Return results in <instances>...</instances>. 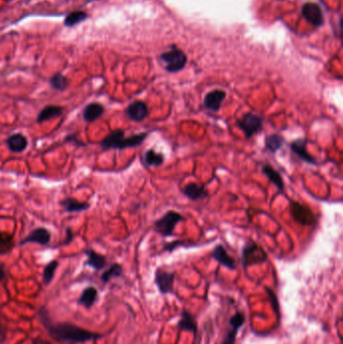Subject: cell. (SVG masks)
<instances>
[{
    "label": "cell",
    "instance_id": "cell-12",
    "mask_svg": "<svg viewBox=\"0 0 343 344\" xmlns=\"http://www.w3.org/2000/svg\"><path fill=\"white\" fill-rule=\"evenodd\" d=\"M226 97H227V94L224 90L217 89V90L210 91L204 97V100H203L204 108H206L211 112H219L221 110L222 104L226 99Z\"/></svg>",
    "mask_w": 343,
    "mask_h": 344
},
{
    "label": "cell",
    "instance_id": "cell-24",
    "mask_svg": "<svg viewBox=\"0 0 343 344\" xmlns=\"http://www.w3.org/2000/svg\"><path fill=\"white\" fill-rule=\"evenodd\" d=\"M97 297H98L97 289L95 287H87L83 291L79 299V303L85 307L89 308L95 303Z\"/></svg>",
    "mask_w": 343,
    "mask_h": 344
},
{
    "label": "cell",
    "instance_id": "cell-18",
    "mask_svg": "<svg viewBox=\"0 0 343 344\" xmlns=\"http://www.w3.org/2000/svg\"><path fill=\"white\" fill-rule=\"evenodd\" d=\"M6 145L9 151L13 153H21L26 151V149L28 148L29 140L24 134L16 133L7 138Z\"/></svg>",
    "mask_w": 343,
    "mask_h": 344
},
{
    "label": "cell",
    "instance_id": "cell-31",
    "mask_svg": "<svg viewBox=\"0 0 343 344\" xmlns=\"http://www.w3.org/2000/svg\"><path fill=\"white\" fill-rule=\"evenodd\" d=\"M86 18H87V13L84 11H75L70 13L66 20H65V25L67 27H73L78 25L81 21H84Z\"/></svg>",
    "mask_w": 343,
    "mask_h": 344
},
{
    "label": "cell",
    "instance_id": "cell-20",
    "mask_svg": "<svg viewBox=\"0 0 343 344\" xmlns=\"http://www.w3.org/2000/svg\"><path fill=\"white\" fill-rule=\"evenodd\" d=\"M85 254L87 255L88 257V260H87V265H89L90 267H92L94 270L96 271H99V270H102L106 267L107 265V260H106V257L95 252L94 250L92 249H88V250H86Z\"/></svg>",
    "mask_w": 343,
    "mask_h": 344
},
{
    "label": "cell",
    "instance_id": "cell-11",
    "mask_svg": "<svg viewBox=\"0 0 343 344\" xmlns=\"http://www.w3.org/2000/svg\"><path fill=\"white\" fill-rule=\"evenodd\" d=\"M174 273H170L162 269H157L155 272V284L162 294L172 292L174 282Z\"/></svg>",
    "mask_w": 343,
    "mask_h": 344
},
{
    "label": "cell",
    "instance_id": "cell-19",
    "mask_svg": "<svg viewBox=\"0 0 343 344\" xmlns=\"http://www.w3.org/2000/svg\"><path fill=\"white\" fill-rule=\"evenodd\" d=\"M182 193L191 201H200L206 198L207 192L205 188L196 182H190L182 189Z\"/></svg>",
    "mask_w": 343,
    "mask_h": 344
},
{
    "label": "cell",
    "instance_id": "cell-26",
    "mask_svg": "<svg viewBox=\"0 0 343 344\" xmlns=\"http://www.w3.org/2000/svg\"><path fill=\"white\" fill-rule=\"evenodd\" d=\"M14 248L13 235L7 232H0V255H7Z\"/></svg>",
    "mask_w": 343,
    "mask_h": 344
},
{
    "label": "cell",
    "instance_id": "cell-1",
    "mask_svg": "<svg viewBox=\"0 0 343 344\" xmlns=\"http://www.w3.org/2000/svg\"><path fill=\"white\" fill-rule=\"evenodd\" d=\"M40 317H41L42 323H44L45 327L48 329L51 336L59 342L76 344V343H82V342L90 341L93 339H97L99 337V334L97 333L83 329L73 324H69V323L53 324L49 318L48 312L45 309L40 310Z\"/></svg>",
    "mask_w": 343,
    "mask_h": 344
},
{
    "label": "cell",
    "instance_id": "cell-33",
    "mask_svg": "<svg viewBox=\"0 0 343 344\" xmlns=\"http://www.w3.org/2000/svg\"><path fill=\"white\" fill-rule=\"evenodd\" d=\"M73 240H74V231L72 230L71 228H68L66 229V240H65V242H63L62 245L63 246L69 245V244H71L73 242Z\"/></svg>",
    "mask_w": 343,
    "mask_h": 344
},
{
    "label": "cell",
    "instance_id": "cell-34",
    "mask_svg": "<svg viewBox=\"0 0 343 344\" xmlns=\"http://www.w3.org/2000/svg\"><path fill=\"white\" fill-rule=\"evenodd\" d=\"M5 278H6V273L4 270V266L2 264H0V282L4 281Z\"/></svg>",
    "mask_w": 343,
    "mask_h": 344
},
{
    "label": "cell",
    "instance_id": "cell-32",
    "mask_svg": "<svg viewBox=\"0 0 343 344\" xmlns=\"http://www.w3.org/2000/svg\"><path fill=\"white\" fill-rule=\"evenodd\" d=\"M65 142L73 144L76 147H84V146H86V144L82 140H80L75 133H72V134H69L68 136H66L65 137Z\"/></svg>",
    "mask_w": 343,
    "mask_h": 344
},
{
    "label": "cell",
    "instance_id": "cell-14",
    "mask_svg": "<svg viewBox=\"0 0 343 344\" xmlns=\"http://www.w3.org/2000/svg\"><path fill=\"white\" fill-rule=\"evenodd\" d=\"M245 323V315L238 312L235 313L230 319H229V325L230 329L229 330L228 334L226 335L225 339L223 340L222 344H234L235 337L240 330V328Z\"/></svg>",
    "mask_w": 343,
    "mask_h": 344
},
{
    "label": "cell",
    "instance_id": "cell-9",
    "mask_svg": "<svg viewBox=\"0 0 343 344\" xmlns=\"http://www.w3.org/2000/svg\"><path fill=\"white\" fill-rule=\"evenodd\" d=\"M302 15L309 24L315 27L322 26L324 21V16L322 10H321V7L314 2H308L303 5Z\"/></svg>",
    "mask_w": 343,
    "mask_h": 344
},
{
    "label": "cell",
    "instance_id": "cell-2",
    "mask_svg": "<svg viewBox=\"0 0 343 344\" xmlns=\"http://www.w3.org/2000/svg\"><path fill=\"white\" fill-rule=\"evenodd\" d=\"M148 133H139L130 137H125V133L121 129L114 130L107 135L100 143L101 148L104 151H108L111 149H125L135 148L140 146L147 138Z\"/></svg>",
    "mask_w": 343,
    "mask_h": 344
},
{
    "label": "cell",
    "instance_id": "cell-5",
    "mask_svg": "<svg viewBox=\"0 0 343 344\" xmlns=\"http://www.w3.org/2000/svg\"><path fill=\"white\" fill-rule=\"evenodd\" d=\"M268 259L265 250L255 243L246 244L243 249L242 261L244 267H249L255 264H262Z\"/></svg>",
    "mask_w": 343,
    "mask_h": 344
},
{
    "label": "cell",
    "instance_id": "cell-4",
    "mask_svg": "<svg viewBox=\"0 0 343 344\" xmlns=\"http://www.w3.org/2000/svg\"><path fill=\"white\" fill-rule=\"evenodd\" d=\"M264 119L254 113H247L244 117L238 120L237 125L241 130L245 133L247 138H252L254 135L259 134L263 130Z\"/></svg>",
    "mask_w": 343,
    "mask_h": 344
},
{
    "label": "cell",
    "instance_id": "cell-27",
    "mask_svg": "<svg viewBox=\"0 0 343 344\" xmlns=\"http://www.w3.org/2000/svg\"><path fill=\"white\" fill-rule=\"evenodd\" d=\"M50 85H51L52 89L62 92L68 88L69 81L62 74L57 73L50 79Z\"/></svg>",
    "mask_w": 343,
    "mask_h": 344
},
{
    "label": "cell",
    "instance_id": "cell-8",
    "mask_svg": "<svg viewBox=\"0 0 343 344\" xmlns=\"http://www.w3.org/2000/svg\"><path fill=\"white\" fill-rule=\"evenodd\" d=\"M125 113L128 119L138 123V122H142L144 119L147 118L149 114V110H148V106L145 102L137 100L127 106Z\"/></svg>",
    "mask_w": 343,
    "mask_h": 344
},
{
    "label": "cell",
    "instance_id": "cell-3",
    "mask_svg": "<svg viewBox=\"0 0 343 344\" xmlns=\"http://www.w3.org/2000/svg\"><path fill=\"white\" fill-rule=\"evenodd\" d=\"M183 221L180 213L174 210H168L162 218L154 223V229L164 238L173 234L175 227Z\"/></svg>",
    "mask_w": 343,
    "mask_h": 344
},
{
    "label": "cell",
    "instance_id": "cell-22",
    "mask_svg": "<svg viewBox=\"0 0 343 344\" xmlns=\"http://www.w3.org/2000/svg\"><path fill=\"white\" fill-rule=\"evenodd\" d=\"M262 171H263V173L268 177V179L274 184L276 185V187L280 190V191H283L284 190V187H285V184H284V181H283V178L281 176V174L279 173V172L274 169L272 166L266 164L262 167Z\"/></svg>",
    "mask_w": 343,
    "mask_h": 344
},
{
    "label": "cell",
    "instance_id": "cell-7",
    "mask_svg": "<svg viewBox=\"0 0 343 344\" xmlns=\"http://www.w3.org/2000/svg\"><path fill=\"white\" fill-rule=\"evenodd\" d=\"M291 214L295 221L303 226H313L316 224V217L312 210L297 201L291 203Z\"/></svg>",
    "mask_w": 343,
    "mask_h": 344
},
{
    "label": "cell",
    "instance_id": "cell-15",
    "mask_svg": "<svg viewBox=\"0 0 343 344\" xmlns=\"http://www.w3.org/2000/svg\"><path fill=\"white\" fill-rule=\"evenodd\" d=\"M105 113V107L97 102L90 103L83 110V119L87 123H93L100 119Z\"/></svg>",
    "mask_w": 343,
    "mask_h": 344
},
{
    "label": "cell",
    "instance_id": "cell-25",
    "mask_svg": "<svg viewBox=\"0 0 343 344\" xmlns=\"http://www.w3.org/2000/svg\"><path fill=\"white\" fill-rule=\"evenodd\" d=\"M285 143L284 138L280 134H271L266 138V148L268 151L272 153H276L280 150Z\"/></svg>",
    "mask_w": 343,
    "mask_h": 344
},
{
    "label": "cell",
    "instance_id": "cell-28",
    "mask_svg": "<svg viewBox=\"0 0 343 344\" xmlns=\"http://www.w3.org/2000/svg\"><path fill=\"white\" fill-rule=\"evenodd\" d=\"M178 327L180 330H187V331H191V332L197 331L196 321L194 320V318L191 317V315L186 311H184L181 315V319L178 323Z\"/></svg>",
    "mask_w": 343,
    "mask_h": 344
},
{
    "label": "cell",
    "instance_id": "cell-17",
    "mask_svg": "<svg viewBox=\"0 0 343 344\" xmlns=\"http://www.w3.org/2000/svg\"><path fill=\"white\" fill-rule=\"evenodd\" d=\"M63 107L57 105H48L44 109H41L36 116V122L42 124L49 120L60 117L63 114Z\"/></svg>",
    "mask_w": 343,
    "mask_h": 344
},
{
    "label": "cell",
    "instance_id": "cell-23",
    "mask_svg": "<svg viewBox=\"0 0 343 344\" xmlns=\"http://www.w3.org/2000/svg\"><path fill=\"white\" fill-rule=\"evenodd\" d=\"M164 156L161 153L156 152L154 149H149L143 155V163L148 167H157L163 164Z\"/></svg>",
    "mask_w": 343,
    "mask_h": 344
},
{
    "label": "cell",
    "instance_id": "cell-29",
    "mask_svg": "<svg viewBox=\"0 0 343 344\" xmlns=\"http://www.w3.org/2000/svg\"><path fill=\"white\" fill-rule=\"evenodd\" d=\"M123 268L120 264H113L108 269H107L101 276V280L104 283H108L111 279L122 276Z\"/></svg>",
    "mask_w": 343,
    "mask_h": 344
},
{
    "label": "cell",
    "instance_id": "cell-35",
    "mask_svg": "<svg viewBox=\"0 0 343 344\" xmlns=\"http://www.w3.org/2000/svg\"><path fill=\"white\" fill-rule=\"evenodd\" d=\"M3 329H2V324H1V320H0V343L2 342L3 340Z\"/></svg>",
    "mask_w": 343,
    "mask_h": 344
},
{
    "label": "cell",
    "instance_id": "cell-16",
    "mask_svg": "<svg viewBox=\"0 0 343 344\" xmlns=\"http://www.w3.org/2000/svg\"><path fill=\"white\" fill-rule=\"evenodd\" d=\"M211 256H212L213 259L216 260L217 262H219L222 266H224L229 270H234L235 268H237V265H235L234 260L228 254V252L226 251V249L223 245H218L216 248H214Z\"/></svg>",
    "mask_w": 343,
    "mask_h": 344
},
{
    "label": "cell",
    "instance_id": "cell-13",
    "mask_svg": "<svg viewBox=\"0 0 343 344\" xmlns=\"http://www.w3.org/2000/svg\"><path fill=\"white\" fill-rule=\"evenodd\" d=\"M292 151L303 161L308 164L316 165L317 160L307 151V139L306 138H298L290 144Z\"/></svg>",
    "mask_w": 343,
    "mask_h": 344
},
{
    "label": "cell",
    "instance_id": "cell-10",
    "mask_svg": "<svg viewBox=\"0 0 343 344\" xmlns=\"http://www.w3.org/2000/svg\"><path fill=\"white\" fill-rule=\"evenodd\" d=\"M51 242V232L48 229L39 227L29 232L26 238L20 242V246L26 244H38L40 246H47Z\"/></svg>",
    "mask_w": 343,
    "mask_h": 344
},
{
    "label": "cell",
    "instance_id": "cell-6",
    "mask_svg": "<svg viewBox=\"0 0 343 344\" xmlns=\"http://www.w3.org/2000/svg\"><path fill=\"white\" fill-rule=\"evenodd\" d=\"M160 57L166 63L165 69L169 73H177L181 71L187 62V57L185 54L175 48L162 54Z\"/></svg>",
    "mask_w": 343,
    "mask_h": 344
},
{
    "label": "cell",
    "instance_id": "cell-30",
    "mask_svg": "<svg viewBox=\"0 0 343 344\" xmlns=\"http://www.w3.org/2000/svg\"><path fill=\"white\" fill-rule=\"evenodd\" d=\"M57 266H58V262L56 260L50 262L46 266V268L44 269V273H42V281H44L45 285H49L53 281Z\"/></svg>",
    "mask_w": 343,
    "mask_h": 344
},
{
    "label": "cell",
    "instance_id": "cell-21",
    "mask_svg": "<svg viewBox=\"0 0 343 344\" xmlns=\"http://www.w3.org/2000/svg\"><path fill=\"white\" fill-rule=\"evenodd\" d=\"M60 204L66 212H82L90 208L88 202H82L73 198H66L60 201Z\"/></svg>",
    "mask_w": 343,
    "mask_h": 344
}]
</instances>
